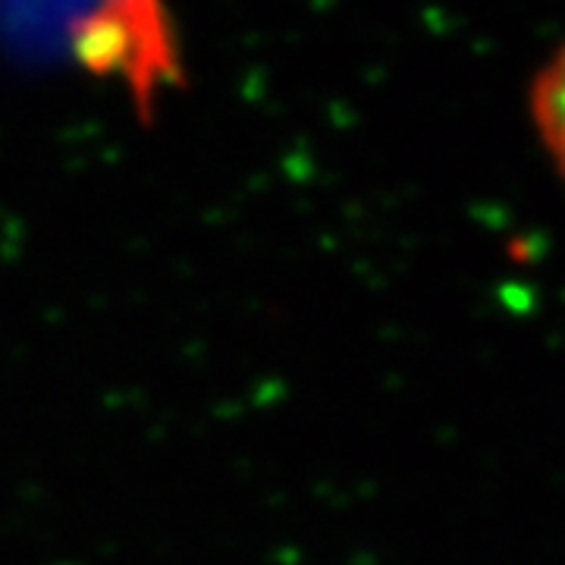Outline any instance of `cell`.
<instances>
[{"label":"cell","instance_id":"1","mask_svg":"<svg viewBox=\"0 0 565 565\" xmlns=\"http://www.w3.org/2000/svg\"><path fill=\"white\" fill-rule=\"evenodd\" d=\"M527 114L541 148L565 182V41L531 79Z\"/></svg>","mask_w":565,"mask_h":565}]
</instances>
